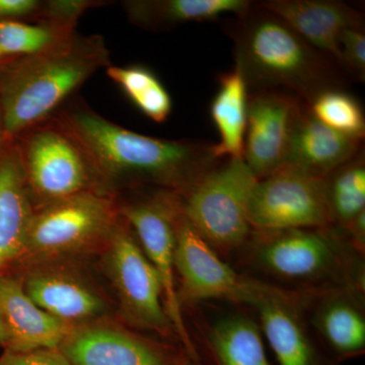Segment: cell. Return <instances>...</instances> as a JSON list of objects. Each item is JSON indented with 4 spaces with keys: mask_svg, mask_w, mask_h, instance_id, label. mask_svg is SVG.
<instances>
[{
    "mask_svg": "<svg viewBox=\"0 0 365 365\" xmlns=\"http://www.w3.org/2000/svg\"><path fill=\"white\" fill-rule=\"evenodd\" d=\"M258 309L261 330L279 365H318L316 352L297 314V307L271 299Z\"/></svg>",
    "mask_w": 365,
    "mask_h": 365,
    "instance_id": "21",
    "label": "cell"
},
{
    "mask_svg": "<svg viewBox=\"0 0 365 365\" xmlns=\"http://www.w3.org/2000/svg\"><path fill=\"white\" fill-rule=\"evenodd\" d=\"M222 28L234 43L235 66L252 91H288L309 103L321 91L342 88L337 63L257 2Z\"/></svg>",
    "mask_w": 365,
    "mask_h": 365,
    "instance_id": "3",
    "label": "cell"
},
{
    "mask_svg": "<svg viewBox=\"0 0 365 365\" xmlns=\"http://www.w3.org/2000/svg\"><path fill=\"white\" fill-rule=\"evenodd\" d=\"M119 220L116 200L100 191H86L35 206L19 264L29 268L59 263L106 244Z\"/></svg>",
    "mask_w": 365,
    "mask_h": 365,
    "instance_id": "4",
    "label": "cell"
},
{
    "mask_svg": "<svg viewBox=\"0 0 365 365\" xmlns=\"http://www.w3.org/2000/svg\"><path fill=\"white\" fill-rule=\"evenodd\" d=\"M0 365H71L58 349H37L31 351L4 350Z\"/></svg>",
    "mask_w": 365,
    "mask_h": 365,
    "instance_id": "30",
    "label": "cell"
},
{
    "mask_svg": "<svg viewBox=\"0 0 365 365\" xmlns=\"http://www.w3.org/2000/svg\"><path fill=\"white\" fill-rule=\"evenodd\" d=\"M104 2L93 0H51L42 1L36 23L47 24L59 28L74 29L78 19L88 9Z\"/></svg>",
    "mask_w": 365,
    "mask_h": 365,
    "instance_id": "28",
    "label": "cell"
},
{
    "mask_svg": "<svg viewBox=\"0 0 365 365\" xmlns=\"http://www.w3.org/2000/svg\"><path fill=\"white\" fill-rule=\"evenodd\" d=\"M52 121L81 148L107 194L108 187L124 182H153L182 194L222 160L213 143L143 135L83 103L57 112Z\"/></svg>",
    "mask_w": 365,
    "mask_h": 365,
    "instance_id": "1",
    "label": "cell"
},
{
    "mask_svg": "<svg viewBox=\"0 0 365 365\" xmlns=\"http://www.w3.org/2000/svg\"><path fill=\"white\" fill-rule=\"evenodd\" d=\"M248 98V86L237 66L218 76V90L210 106L211 119L220 134V143L215 144L218 158H242Z\"/></svg>",
    "mask_w": 365,
    "mask_h": 365,
    "instance_id": "20",
    "label": "cell"
},
{
    "mask_svg": "<svg viewBox=\"0 0 365 365\" xmlns=\"http://www.w3.org/2000/svg\"><path fill=\"white\" fill-rule=\"evenodd\" d=\"M74 33V29L59 28L47 24L0 21V54L4 58L35 54Z\"/></svg>",
    "mask_w": 365,
    "mask_h": 365,
    "instance_id": "27",
    "label": "cell"
},
{
    "mask_svg": "<svg viewBox=\"0 0 365 365\" xmlns=\"http://www.w3.org/2000/svg\"><path fill=\"white\" fill-rule=\"evenodd\" d=\"M179 206V194L170 192L143 200L118 204V211L130 225L144 254L160 275L163 304L182 349L192 361L200 364V355L190 337L182 317L175 277V215Z\"/></svg>",
    "mask_w": 365,
    "mask_h": 365,
    "instance_id": "10",
    "label": "cell"
},
{
    "mask_svg": "<svg viewBox=\"0 0 365 365\" xmlns=\"http://www.w3.org/2000/svg\"><path fill=\"white\" fill-rule=\"evenodd\" d=\"M34 210L18 144L7 140L0 151V275L21 260Z\"/></svg>",
    "mask_w": 365,
    "mask_h": 365,
    "instance_id": "17",
    "label": "cell"
},
{
    "mask_svg": "<svg viewBox=\"0 0 365 365\" xmlns=\"http://www.w3.org/2000/svg\"><path fill=\"white\" fill-rule=\"evenodd\" d=\"M0 314L6 332L4 350L58 349L73 327L46 313L24 289L21 278L0 275Z\"/></svg>",
    "mask_w": 365,
    "mask_h": 365,
    "instance_id": "16",
    "label": "cell"
},
{
    "mask_svg": "<svg viewBox=\"0 0 365 365\" xmlns=\"http://www.w3.org/2000/svg\"><path fill=\"white\" fill-rule=\"evenodd\" d=\"M248 220L256 232L330 227L326 178L283 165L257 182L249 201Z\"/></svg>",
    "mask_w": 365,
    "mask_h": 365,
    "instance_id": "9",
    "label": "cell"
},
{
    "mask_svg": "<svg viewBox=\"0 0 365 365\" xmlns=\"http://www.w3.org/2000/svg\"><path fill=\"white\" fill-rule=\"evenodd\" d=\"M326 191L333 225L346 228L365 212L364 150L326 178Z\"/></svg>",
    "mask_w": 365,
    "mask_h": 365,
    "instance_id": "23",
    "label": "cell"
},
{
    "mask_svg": "<svg viewBox=\"0 0 365 365\" xmlns=\"http://www.w3.org/2000/svg\"><path fill=\"white\" fill-rule=\"evenodd\" d=\"M106 72L146 117L157 123L167 121L172 112V98L150 69L143 66H110Z\"/></svg>",
    "mask_w": 365,
    "mask_h": 365,
    "instance_id": "24",
    "label": "cell"
},
{
    "mask_svg": "<svg viewBox=\"0 0 365 365\" xmlns=\"http://www.w3.org/2000/svg\"><path fill=\"white\" fill-rule=\"evenodd\" d=\"M7 141L6 132H4V121H2L1 111H0V151Z\"/></svg>",
    "mask_w": 365,
    "mask_h": 365,
    "instance_id": "33",
    "label": "cell"
},
{
    "mask_svg": "<svg viewBox=\"0 0 365 365\" xmlns=\"http://www.w3.org/2000/svg\"><path fill=\"white\" fill-rule=\"evenodd\" d=\"M341 68L364 83L365 33L364 26L347 29L340 36Z\"/></svg>",
    "mask_w": 365,
    "mask_h": 365,
    "instance_id": "29",
    "label": "cell"
},
{
    "mask_svg": "<svg viewBox=\"0 0 365 365\" xmlns=\"http://www.w3.org/2000/svg\"><path fill=\"white\" fill-rule=\"evenodd\" d=\"M257 4L277 16L339 67L341 34L353 26H364L361 11L336 0H265Z\"/></svg>",
    "mask_w": 365,
    "mask_h": 365,
    "instance_id": "15",
    "label": "cell"
},
{
    "mask_svg": "<svg viewBox=\"0 0 365 365\" xmlns=\"http://www.w3.org/2000/svg\"><path fill=\"white\" fill-rule=\"evenodd\" d=\"M304 102L284 91L249 93L242 160L258 180L284 165L292 126Z\"/></svg>",
    "mask_w": 365,
    "mask_h": 365,
    "instance_id": "12",
    "label": "cell"
},
{
    "mask_svg": "<svg viewBox=\"0 0 365 365\" xmlns=\"http://www.w3.org/2000/svg\"><path fill=\"white\" fill-rule=\"evenodd\" d=\"M192 365H202V364H193Z\"/></svg>",
    "mask_w": 365,
    "mask_h": 365,
    "instance_id": "36",
    "label": "cell"
},
{
    "mask_svg": "<svg viewBox=\"0 0 365 365\" xmlns=\"http://www.w3.org/2000/svg\"><path fill=\"white\" fill-rule=\"evenodd\" d=\"M21 282L38 307L71 327L98 321L107 313V302L100 292L59 263L29 267Z\"/></svg>",
    "mask_w": 365,
    "mask_h": 365,
    "instance_id": "13",
    "label": "cell"
},
{
    "mask_svg": "<svg viewBox=\"0 0 365 365\" xmlns=\"http://www.w3.org/2000/svg\"><path fill=\"white\" fill-rule=\"evenodd\" d=\"M111 66L100 35L74 33L48 49L0 66V111L7 140L38 125L101 68Z\"/></svg>",
    "mask_w": 365,
    "mask_h": 365,
    "instance_id": "2",
    "label": "cell"
},
{
    "mask_svg": "<svg viewBox=\"0 0 365 365\" xmlns=\"http://www.w3.org/2000/svg\"><path fill=\"white\" fill-rule=\"evenodd\" d=\"M250 0H127L122 2L130 23L143 30L163 32L189 23L216 21L242 14Z\"/></svg>",
    "mask_w": 365,
    "mask_h": 365,
    "instance_id": "19",
    "label": "cell"
},
{
    "mask_svg": "<svg viewBox=\"0 0 365 365\" xmlns=\"http://www.w3.org/2000/svg\"><path fill=\"white\" fill-rule=\"evenodd\" d=\"M42 1L38 0H0V21L37 18Z\"/></svg>",
    "mask_w": 365,
    "mask_h": 365,
    "instance_id": "31",
    "label": "cell"
},
{
    "mask_svg": "<svg viewBox=\"0 0 365 365\" xmlns=\"http://www.w3.org/2000/svg\"><path fill=\"white\" fill-rule=\"evenodd\" d=\"M6 332L4 329V322H2L1 314H0V347H6Z\"/></svg>",
    "mask_w": 365,
    "mask_h": 365,
    "instance_id": "32",
    "label": "cell"
},
{
    "mask_svg": "<svg viewBox=\"0 0 365 365\" xmlns=\"http://www.w3.org/2000/svg\"><path fill=\"white\" fill-rule=\"evenodd\" d=\"M329 228L257 232V258L274 275L287 279H313L332 270L337 247Z\"/></svg>",
    "mask_w": 365,
    "mask_h": 365,
    "instance_id": "14",
    "label": "cell"
},
{
    "mask_svg": "<svg viewBox=\"0 0 365 365\" xmlns=\"http://www.w3.org/2000/svg\"><path fill=\"white\" fill-rule=\"evenodd\" d=\"M106 247L107 272L116 289L123 318L141 330L163 338L176 337L163 304L160 275L121 216Z\"/></svg>",
    "mask_w": 365,
    "mask_h": 365,
    "instance_id": "8",
    "label": "cell"
},
{
    "mask_svg": "<svg viewBox=\"0 0 365 365\" xmlns=\"http://www.w3.org/2000/svg\"><path fill=\"white\" fill-rule=\"evenodd\" d=\"M208 347L216 365H270L261 328L246 317L216 323L208 334Z\"/></svg>",
    "mask_w": 365,
    "mask_h": 365,
    "instance_id": "22",
    "label": "cell"
},
{
    "mask_svg": "<svg viewBox=\"0 0 365 365\" xmlns=\"http://www.w3.org/2000/svg\"><path fill=\"white\" fill-rule=\"evenodd\" d=\"M49 120L14 139L34 205L86 191L104 192L81 148Z\"/></svg>",
    "mask_w": 365,
    "mask_h": 365,
    "instance_id": "7",
    "label": "cell"
},
{
    "mask_svg": "<svg viewBox=\"0 0 365 365\" xmlns=\"http://www.w3.org/2000/svg\"><path fill=\"white\" fill-rule=\"evenodd\" d=\"M6 58H4V59H2V60H0V66H1L2 62H4V60H6Z\"/></svg>",
    "mask_w": 365,
    "mask_h": 365,
    "instance_id": "34",
    "label": "cell"
},
{
    "mask_svg": "<svg viewBox=\"0 0 365 365\" xmlns=\"http://www.w3.org/2000/svg\"><path fill=\"white\" fill-rule=\"evenodd\" d=\"M319 122L345 135L364 140L365 116L359 101L342 88H329L306 103Z\"/></svg>",
    "mask_w": 365,
    "mask_h": 365,
    "instance_id": "26",
    "label": "cell"
},
{
    "mask_svg": "<svg viewBox=\"0 0 365 365\" xmlns=\"http://www.w3.org/2000/svg\"><path fill=\"white\" fill-rule=\"evenodd\" d=\"M364 140L345 135L319 122L302 103L295 118L284 165L327 178L364 150Z\"/></svg>",
    "mask_w": 365,
    "mask_h": 365,
    "instance_id": "18",
    "label": "cell"
},
{
    "mask_svg": "<svg viewBox=\"0 0 365 365\" xmlns=\"http://www.w3.org/2000/svg\"><path fill=\"white\" fill-rule=\"evenodd\" d=\"M4 59V57L1 56V54H0V60Z\"/></svg>",
    "mask_w": 365,
    "mask_h": 365,
    "instance_id": "35",
    "label": "cell"
},
{
    "mask_svg": "<svg viewBox=\"0 0 365 365\" xmlns=\"http://www.w3.org/2000/svg\"><path fill=\"white\" fill-rule=\"evenodd\" d=\"M175 267L180 277L178 297L182 307L207 299H227L254 307L271 299L297 307L304 302L299 292L235 272L190 225L182 213L181 203L175 215Z\"/></svg>",
    "mask_w": 365,
    "mask_h": 365,
    "instance_id": "6",
    "label": "cell"
},
{
    "mask_svg": "<svg viewBox=\"0 0 365 365\" xmlns=\"http://www.w3.org/2000/svg\"><path fill=\"white\" fill-rule=\"evenodd\" d=\"M258 178L242 158H222L179 194L190 225L215 251L230 253L248 240V205Z\"/></svg>",
    "mask_w": 365,
    "mask_h": 365,
    "instance_id": "5",
    "label": "cell"
},
{
    "mask_svg": "<svg viewBox=\"0 0 365 365\" xmlns=\"http://www.w3.org/2000/svg\"><path fill=\"white\" fill-rule=\"evenodd\" d=\"M58 350L71 365H192L182 348L101 319L73 327Z\"/></svg>",
    "mask_w": 365,
    "mask_h": 365,
    "instance_id": "11",
    "label": "cell"
},
{
    "mask_svg": "<svg viewBox=\"0 0 365 365\" xmlns=\"http://www.w3.org/2000/svg\"><path fill=\"white\" fill-rule=\"evenodd\" d=\"M318 325L322 335L338 354L352 356L364 351V314L350 300L329 302L319 312Z\"/></svg>",
    "mask_w": 365,
    "mask_h": 365,
    "instance_id": "25",
    "label": "cell"
}]
</instances>
